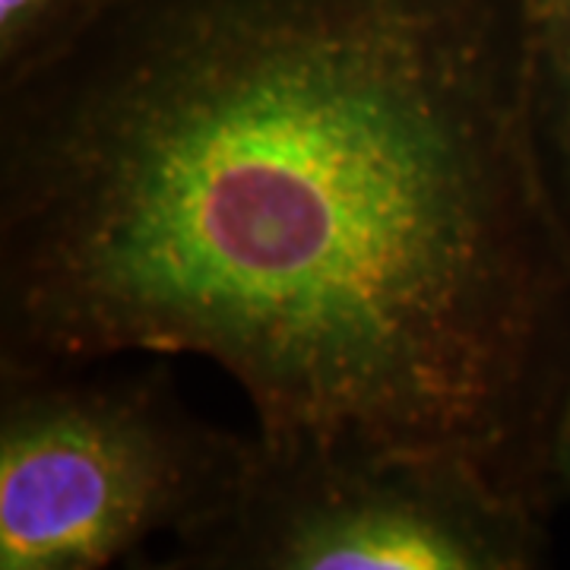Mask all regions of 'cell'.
Wrapping results in <instances>:
<instances>
[{"label": "cell", "instance_id": "cell-3", "mask_svg": "<svg viewBox=\"0 0 570 570\" xmlns=\"http://www.w3.org/2000/svg\"><path fill=\"white\" fill-rule=\"evenodd\" d=\"M546 510L441 456L279 448L257 434L238 494L159 570H532Z\"/></svg>", "mask_w": 570, "mask_h": 570}, {"label": "cell", "instance_id": "cell-6", "mask_svg": "<svg viewBox=\"0 0 570 570\" xmlns=\"http://www.w3.org/2000/svg\"><path fill=\"white\" fill-rule=\"evenodd\" d=\"M542 142L551 190L570 232V89L542 92Z\"/></svg>", "mask_w": 570, "mask_h": 570}, {"label": "cell", "instance_id": "cell-4", "mask_svg": "<svg viewBox=\"0 0 570 570\" xmlns=\"http://www.w3.org/2000/svg\"><path fill=\"white\" fill-rule=\"evenodd\" d=\"M115 0H0V89L61 61Z\"/></svg>", "mask_w": 570, "mask_h": 570}, {"label": "cell", "instance_id": "cell-7", "mask_svg": "<svg viewBox=\"0 0 570 570\" xmlns=\"http://www.w3.org/2000/svg\"><path fill=\"white\" fill-rule=\"evenodd\" d=\"M551 485L554 494H570V377L554 425V441H551Z\"/></svg>", "mask_w": 570, "mask_h": 570}, {"label": "cell", "instance_id": "cell-5", "mask_svg": "<svg viewBox=\"0 0 570 570\" xmlns=\"http://www.w3.org/2000/svg\"><path fill=\"white\" fill-rule=\"evenodd\" d=\"M542 92L570 89V0H523Z\"/></svg>", "mask_w": 570, "mask_h": 570}, {"label": "cell", "instance_id": "cell-2", "mask_svg": "<svg viewBox=\"0 0 570 570\" xmlns=\"http://www.w3.org/2000/svg\"><path fill=\"white\" fill-rule=\"evenodd\" d=\"M0 365V570H99L204 527L257 453L165 365Z\"/></svg>", "mask_w": 570, "mask_h": 570}, {"label": "cell", "instance_id": "cell-1", "mask_svg": "<svg viewBox=\"0 0 570 570\" xmlns=\"http://www.w3.org/2000/svg\"><path fill=\"white\" fill-rule=\"evenodd\" d=\"M200 355L279 448L549 508L570 232L523 0H115L0 89V365Z\"/></svg>", "mask_w": 570, "mask_h": 570}]
</instances>
